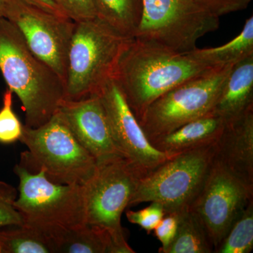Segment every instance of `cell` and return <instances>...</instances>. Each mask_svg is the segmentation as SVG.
<instances>
[{
    "label": "cell",
    "mask_w": 253,
    "mask_h": 253,
    "mask_svg": "<svg viewBox=\"0 0 253 253\" xmlns=\"http://www.w3.org/2000/svg\"><path fill=\"white\" fill-rule=\"evenodd\" d=\"M14 172L19 179L14 206L25 224L49 238L86 224L83 185L56 184L42 170L31 172L21 164Z\"/></svg>",
    "instance_id": "cell-5"
},
{
    "label": "cell",
    "mask_w": 253,
    "mask_h": 253,
    "mask_svg": "<svg viewBox=\"0 0 253 253\" xmlns=\"http://www.w3.org/2000/svg\"><path fill=\"white\" fill-rule=\"evenodd\" d=\"M57 111L78 142L97 163L121 156L113 142L99 95L78 101L63 99Z\"/></svg>",
    "instance_id": "cell-13"
},
{
    "label": "cell",
    "mask_w": 253,
    "mask_h": 253,
    "mask_svg": "<svg viewBox=\"0 0 253 253\" xmlns=\"http://www.w3.org/2000/svg\"><path fill=\"white\" fill-rule=\"evenodd\" d=\"M251 109H253V55L231 68L211 114L227 122Z\"/></svg>",
    "instance_id": "cell-15"
},
{
    "label": "cell",
    "mask_w": 253,
    "mask_h": 253,
    "mask_svg": "<svg viewBox=\"0 0 253 253\" xmlns=\"http://www.w3.org/2000/svg\"><path fill=\"white\" fill-rule=\"evenodd\" d=\"M120 154L131 163L141 177L170 159L151 144L116 83L111 80L98 94Z\"/></svg>",
    "instance_id": "cell-12"
},
{
    "label": "cell",
    "mask_w": 253,
    "mask_h": 253,
    "mask_svg": "<svg viewBox=\"0 0 253 253\" xmlns=\"http://www.w3.org/2000/svg\"><path fill=\"white\" fill-rule=\"evenodd\" d=\"M141 174L121 156L97 163L83 185L86 223L107 231L113 253H134L125 237L121 217L129 206Z\"/></svg>",
    "instance_id": "cell-6"
},
{
    "label": "cell",
    "mask_w": 253,
    "mask_h": 253,
    "mask_svg": "<svg viewBox=\"0 0 253 253\" xmlns=\"http://www.w3.org/2000/svg\"><path fill=\"white\" fill-rule=\"evenodd\" d=\"M211 68L234 66L253 55V16L246 20L241 33L232 41L217 47L196 49L186 53Z\"/></svg>",
    "instance_id": "cell-18"
},
{
    "label": "cell",
    "mask_w": 253,
    "mask_h": 253,
    "mask_svg": "<svg viewBox=\"0 0 253 253\" xmlns=\"http://www.w3.org/2000/svg\"><path fill=\"white\" fill-rule=\"evenodd\" d=\"M24 1H27V2L34 5V6H38V7L41 8V9L44 10V11L51 13V14L68 17L61 11L59 6L55 4L53 0H24Z\"/></svg>",
    "instance_id": "cell-29"
},
{
    "label": "cell",
    "mask_w": 253,
    "mask_h": 253,
    "mask_svg": "<svg viewBox=\"0 0 253 253\" xmlns=\"http://www.w3.org/2000/svg\"><path fill=\"white\" fill-rule=\"evenodd\" d=\"M214 154L215 144L171 158L139 179L128 207L156 202L166 214L189 208L204 185Z\"/></svg>",
    "instance_id": "cell-7"
},
{
    "label": "cell",
    "mask_w": 253,
    "mask_h": 253,
    "mask_svg": "<svg viewBox=\"0 0 253 253\" xmlns=\"http://www.w3.org/2000/svg\"><path fill=\"white\" fill-rule=\"evenodd\" d=\"M224 125V120L209 114L186 123L169 134L158 136L150 142L158 151L174 157L186 151L215 144Z\"/></svg>",
    "instance_id": "cell-16"
},
{
    "label": "cell",
    "mask_w": 253,
    "mask_h": 253,
    "mask_svg": "<svg viewBox=\"0 0 253 253\" xmlns=\"http://www.w3.org/2000/svg\"><path fill=\"white\" fill-rule=\"evenodd\" d=\"M175 237L164 253H212L214 248L204 226L189 208L176 212Z\"/></svg>",
    "instance_id": "cell-20"
},
{
    "label": "cell",
    "mask_w": 253,
    "mask_h": 253,
    "mask_svg": "<svg viewBox=\"0 0 253 253\" xmlns=\"http://www.w3.org/2000/svg\"><path fill=\"white\" fill-rule=\"evenodd\" d=\"M4 18L16 26L32 52L65 84L68 49L76 22L24 0H7Z\"/></svg>",
    "instance_id": "cell-10"
},
{
    "label": "cell",
    "mask_w": 253,
    "mask_h": 253,
    "mask_svg": "<svg viewBox=\"0 0 253 253\" xmlns=\"http://www.w3.org/2000/svg\"><path fill=\"white\" fill-rule=\"evenodd\" d=\"M165 214L164 208L156 202H151L149 206L139 211H128L126 212L128 221L140 226L148 234H151L157 227Z\"/></svg>",
    "instance_id": "cell-25"
},
{
    "label": "cell",
    "mask_w": 253,
    "mask_h": 253,
    "mask_svg": "<svg viewBox=\"0 0 253 253\" xmlns=\"http://www.w3.org/2000/svg\"><path fill=\"white\" fill-rule=\"evenodd\" d=\"M7 0H0V18H4Z\"/></svg>",
    "instance_id": "cell-30"
},
{
    "label": "cell",
    "mask_w": 253,
    "mask_h": 253,
    "mask_svg": "<svg viewBox=\"0 0 253 253\" xmlns=\"http://www.w3.org/2000/svg\"><path fill=\"white\" fill-rule=\"evenodd\" d=\"M13 94L6 88L3 94V106L0 109V143L11 144L19 140L23 126L13 110Z\"/></svg>",
    "instance_id": "cell-23"
},
{
    "label": "cell",
    "mask_w": 253,
    "mask_h": 253,
    "mask_svg": "<svg viewBox=\"0 0 253 253\" xmlns=\"http://www.w3.org/2000/svg\"><path fill=\"white\" fill-rule=\"evenodd\" d=\"M219 28V17L194 0H142L134 38L186 54L197 47L200 38Z\"/></svg>",
    "instance_id": "cell-9"
},
{
    "label": "cell",
    "mask_w": 253,
    "mask_h": 253,
    "mask_svg": "<svg viewBox=\"0 0 253 253\" xmlns=\"http://www.w3.org/2000/svg\"><path fill=\"white\" fill-rule=\"evenodd\" d=\"M233 66L214 68L186 81L150 105L139 121L149 141L211 114Z\"/></svg>",
    "instance_id": "cell-8"
},
{
    "label": "cell",
    "mask_w": 253,
    "mask_h": 253,
    "mask_svg": "<svg viewBox=\"0 0 253 253\" xmlns=\"http://www.w3.org/2000/svg\"><path fill=\"white\" fill-rule=\"evenodd\" d=\"M130 39L97 17L76 22L68 49L64 99L78 101L99 94L113 80Z\"/></svg>",
    "instance_id": "cell-3"
},
{
    "label": "cell",
    "mask_w": 253,
    "mask_h": 253,
    "mask_svg": "<svg viewBox=\"0 0 253 253\" xmlns=\"http://www.w3.org/2000/svg\"><path fill=\"white\" fill-rule=\"evenodd\" d=\"M68 18L75 22L96 17L92 0H53Z\"/></svg>",
    "instance_id": "cell-26"
},
{
    "label": "cell",
    "mask_w": 253,
    "mask_h": 253,
    "mask_svg": "<svg viewBox=\"0 0 253 253\" xmlns=\"http://www.w3.org/2000/svg\"><path fill=\"white\" fill-rule=\"evenodd\" d=\"M17 196L16 188L0 181V228L24 224L22 215L14 206Z\"/></svg>",
    "instance_id": "cell-24"
},
{
    "label": "cell",
    "mask_w": 253,
    "mask_h": 253,
    "mask_svg": "<svg viewBox=\"0 0 253 253\" xmlns=\"http://www.w3.org/2000/svg\"><path fill=\"white\" fill-rule=\"evenodd\" d=\"M212 69L188 54L133 38L118 60L113 80L139 121L160 96Z\"/></svg>",
    "instance_id": "cell-1"
},
{
    "label": "cell",
    "mask_w": 253,
    "mask_h": 253,
    "mask_svg": "<svg viewBox=\"0 0 253 253\" xmlns=\"http://www.w3.org/2000/svg\"><path fill=\"white\" fill-rule=\"evenodd\" d=\"M205 9L218 17L241 11L249 6L252 0H194Z\"/></svg>",
    "instance_id": "cell-27"
},
{
    "label": "cell",
    "mask_w": 253,
    "mask_h": 253,
    "mask_svg": "<svg viewBox=\"0 0 253 253\" xmlns=\"http://www.w3.org/2000/svg\"><path fill=\"white\" fill-rule=\"evenodd\" d=\"M49 239L54 253H113V243L109 233L91 224L59 231Z\"/></svg>",
    "instance_id": "cell-17"
},
{
    "label": "cell",
    "mask_w": 253,
    "mask_h": 253,
    "mask_svg": "<svg viewBox=\"0 0 253 253\" xmlns=\"http://www.w3.org/2000/svg\"><path fill=\"white\" fill-rule=\"evenodd\" d=\"M214 161L253 191V109L225 122Z\"/></svg>",
    "instance_id": "cell-14"
},
{
    "label": "cell",
    "mask_w": 253,
    "mask_h": 253,
    "mask_svg": "<svg viewBox=\"0 0 253 253\" xmlns=\"http://www.w3.org/2000/svg\"><path fill=\"white\" fill-rule=\"evenodd\" d=\"M252 199L253 191L213 162L204 185L189 209L204 226L214 251Z\"/></svg>",
    "instance_id": "cell-11"
},
{
    "label": "cell",
    "mask_w": 253,
    "mask_h": 253,
    "mask_svg": "<svg viewBox=\"0 0 253 253\" xmlns=\"http://www.w3.org/2000/svg\"><path fill=\"white\" fill-rule=\"evenodd\" d=\"M96 17L133 38L141 21L142 0H92Z\"/></svg>",
    "instance_id": "cell-19"
},
{
    "label": "cell",
    "mask_w": 253,
    "mask_h": 253,
    "mask_svg": "<svg viewBox=\"0 0 253 253\" xmlns=\"http://www.w3.org/2000/svg\"><path fill=\"white\" fill-rule=\"evenodd\" d=\"M253 249V199L241 211L215 253H249Z\"/></svg>",
    "instance_id": "cell-22"
},
{
    "label": "cell",
    "mask_w": 253,
    "mask_h": 253,
    "mask_svg": "<svg viewBox=\"0 0 253 253\" xmlns=\"http://www.w3.org/2000/svg\"><path fill=\"white\" fill-rule=\"evenodd\" d=\"M178 227V218L176 213H168L154 229V234L162 246L159 253H164L168 246L175 237Z\"/></svg>",
    "instance_id": "cell-28"
},
{
    "label": "cell",
    "mask_w": 253,
    "mask_h": 253,
    "mask_svg": "<svg viewBox=\"0 0 253 253\" xmlns=\"http://www.w3.org/2000/svg\"><path fill=\"white\" fill-rule=\"evenodd\" d=\"M19 141L28 149L19 164L31 172L42 170L56 184L84 185L96 169V159L78 142L58 111L38 127L24 125Z\"/></svg>",
    "instance_id": "cell-4"
},
{
    "label": "cell",
    "mask_w": 253,
    "mask_h": 253,
    "mask_svg": "<svg viewBox=\"0 0 253 253\" xmlns=\"http://www.w3.org/2000/svg\"><path fill=\"white\" fill-rule=\"evenodd\" d=\"M0 253H54L51 239L23 224L0 228Z\"/></svg>",
    "instance_id": "cell-21"
},
{
    "label": "cell",
    "mask_w": 253,
    "mask_h": 253,
    "mask_svg": "<svg viewBox=\"0 0 253 253\" xmlns=\"http://www.w3.org/2000/svg\"><path fill=\"white\" fill-rule=\"evenodd\" d=\"M0 71L7 88L22 104L26 126L45 124L64 99L61 78L32 52L19 31L5 18H0Z\"/></svg>",
    "instance_id": "cell-2"
}]
</instances>
